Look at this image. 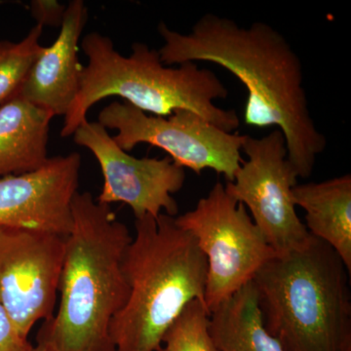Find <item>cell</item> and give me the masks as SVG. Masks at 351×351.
<instances>
[{
  "label": "cell",
  "mask_w": 351,
  "mask_h": 351,
  "mask_svg": "<svg viewBox=\"0 0 351 351\" xmlns=\"http://www.w3.org/2000/svg\"><path fill=\"white\" fill-rule=\"evenodd\" d=\"M206 304L193 300L171 325L163 338L166 351H219L210 332Z\"/></svg>",
  "instance_id": "obj_17"
},
{
  "label": "cell",
  "mask_w": 351,
  "mask_h": 351,
  "mask_svg": "<svg viewBox=\"0 0 351 351\" xmlns=\"http://www.w3.org/2000/svg\"><path fill=\"white\" fill-rule=\"evenodd\" d=\"M64 257V237L0 228V302L23 338L54 316Z\"/></svg>",
  "instance_id": "obj_9"
},
{
  "label": "cell",
  "mask_w": 351,
  "mask_h": 351,
  "mask_svg": "<svg viewBox=\"0 0 351 351\" xmlns=\"http://www.w3.org/2000/svg\"><path fill=\"white\" fill-rule=\"evenodd\" d=\"M210 332L219 351H284L265 329L252 281L212 311Z\"/></svg>",
  "instance_id": "obj_15"
},
{
  "label": "cell",
  "mask_w": 351,
  "mask_h": 351,
  "mask_svg": "<svg viewBox=\"0 0 351 351\" xmlns=\"http://www.w3.org/2000/svg\"><path fill=\"white\" fill-rule=\"evenodd\" d=\"M32 351H54L52 346L49 343H43V341H38V345L34 346Z\"/></svg>",
  "instance_id": "obj_20"
},
{
  "label": "cell",
  "mask_w": 351,
  "mask_h": 351,
  "mask_svg": "<svg viewBox=\"0 0 351 351\" xmlns=\"http://www.w3.org/2000/svg\"><path fill=\"white\" fill-rule=\"evenodd\" d=\"M34 346L23 338L0 302V351H32Z\"/></svg>",
  "instance_id": "obj_18"
},
{
  "label": "cell",
  "mask_w": 351,
  "mask_h": 351,
  "mask_svg": "<svg viewBox=\"0 0 351 351\" xmlns=\"http://www.w3.org/2000/svg\"><path fill=\"white\" fill-rule=\"evenodd\" d=\"M43 27L36 25L20 43H0V106L19 91L29 69L43 52Z\"/></svg>",
  "instance_id": "obj_16"
},
{
  "label": "cell",
  "mask_w": 351,
  "mask_h": 351,
  "mask_svg": "<svg viewBox=\"0 0 351 351\" xmlns=\"http://www.w3.org/2000/svg\"><path fill=\"white\" fill-rule=\"evenodd\" d=\"M135 230L122 263L128 298L110 324V339L115 351H160L184 307L204 302L207 261L175 217L145 215Z\"/></svg>",
  "instance_id": "obj_4"
},
{
  "label": "cell",
  "mask_w": 351,
  "mask_h": 351,
  "mask_svg": "<svg viewBox=\"0 0 351 351\" xmlns=\"http://www.w3.org/2000/svg\"><path fill=\"white\" fill-rule=\"evenodd\" d=\"M53 117L19 94L0 106V177L32 172L47 163Z\"/></svg>",
  "instance_id": "obj_13"
},
{
  "label": "cell",
  "mask_w": 351,
  "mask_h": 351,
  "mask_svg": "<svg viewBox=\"0 0 351 351\" xmlns=\"http://www.w3.org/2000/svg\"><path fill=\"white\" fill-rule=\"evenodd\" d=\"M160 351H166V350H164V348H162V350H161Z\"/></svg>",
  "instance_id": "obj_21"
},
{
  "label": "cell",
  "mask_w": 351,
  "mask_h": 351,
  "mask_svg": "<svg viewBox=\"0 0 351 351\" xmlns=\"http://www.w3.org/2000/svg\"><path fill=\"white\" fill-rule=\"evenodd\" d=\"M66 6L59 3L55 0H34L31 3L32 16L38 21V24L51 25V27H61L63 23Z\"/></svg>",
  "instance_id": "obj_19"
},
{
  "label": "cell",
  "mask_w": 351,
  "mask_h": 351,
  "mask_svg": "<svg viewBox=\"0 0 351 351\" xmlns=\"http://www.w3.org/2000/svg\"><path fill=\"white\" fill-rule=\"evenodd\" d=\"M82 47L88 64L82 68L77 96L64 117L62 137L73 135L87 121L90 108L110 96L121 97L152 117L189 110L221 130L232 133L239 128L237 112L214 103L226 99L228 90L211 69L193 62L166 66L158 50L142 43L132 44V54L125 57L114 49L112 39L99 32L85 36Z\"/></svg>",
  "instance_id": "obj_3"
},
{
  "label": "cell",
  "mask_w": 351,
  "mask_h": 351,
  "mask_svg": "<svg viewBox=\"0 0 351 351\" xmlns=\"http://www.w3.org/2000/svg\"><path fill=\"white\" fill-rule=\"evenodd\" d=\"M71 214L59 306L43 323L36 341L54 351H115L110 328L128 298L122 263L133 237L110 205L88 191L76 193Z\"/></svg>",
  "instance_id": "obj_2"
},
{
  "label": "cell",
  "mask_w": 351,
  "mask_h": 351,
  "mask_svg": "<svg viewBox=\"0 0 351 351\" xmlns=\"http://www.w3.org/2000/svg\"><path fill=\"white\" fill-rule=\"evenodd\" d=\"M98 122L107 130L119 132L112 138L124 152L140 144L151 145L197 175L211 169L232 182L244 160L245 135L221 130L189 110H177L168 117H152L126 101H113L101 110Z\"/></svg>",
  "instance_id": "obj_7"
},
{
  "label": "cell",
  "mask_w": 351,
  "mask_h": 351,
  "mask_svg": "<svg viewBox=\"0 0 351 351\" xmlns=\"http://www.w3.org/2000/svg\"><path fill=\"white\" fill-rule=\"evenodd\" d=\"M350 274L331 246L311 235L276 255L252 282L265 329L284 351H351Z\"/></svg>",
  "instance_id": "obj_5"
},
{
  "label": "cell",
  "mask_w": 351,
  "mask_h": 351,
  "mask_svg": "<svg viewBox=\"0 0 351 351\" xmlns=\"http://www.w3.org/2000/svg\"><path fill=\"white\" fill-rule=\"evenodd\" d=\"M73 140L89 149L100 164L104 184L98 202L124 203L136 219L145 215L156 219L163 210L168 216H177L179 206L173 195L184 186L186 171L170 157L132 156L120 149L98 121H85L76 129Z\"/></svg>",
  "instance_id": "obj_10"
},
{
  "label": "cell",
  "mask_w": 351,
  "mask_h": 351,
  "mask_svg": "<svg viewBox=\"0 0 351 351\" xmlns=\"http://www.w3.org/2000/svg\"><path fill=\"white\" fill-rule=\"evenodd\" d=\"M82 156L71 152L49 158L32 172L0 178V228L66 237L71 205L80 186Z\"/></svg>",
  "instance_id": "obj_11"
},
{
  "label": "cell",
  "mask_w": 351,
  "mask_h": 351,
  "mask_svg": "<svg viewBox=\"0 0 351 351\" xmlns=\"http://www.w3.org/2000/svg\"><path fill=\"white\" fill-rule=\"evenodd\" d=\"M295 207L306 212V230L331 246L351 274V176L295 184Z\"/></svg>",
  "instance_id": "obj_14"
},
{
  "label": "cell",
  "mask_w": 351,
  "mask_h": 351,
  "mask_svg": "<svg viewBox=\"0 0 351 351\" xmlns=\"http://www.w3.org/2000/svg\"><path fill=\"white\" fill-rule=\"evenodd\" d=\"M242 152L247 156L228 182L226 193L243 204L277 255L299 251L311 234L295 212L293 188L298 174L289 161L282 132L274 129L262 138L245 135Z\"/></svg>",
  "instance_id": "obj_8"
},
{
  "label": "cell",
  "mask_w": 351,
  "mask_h": 351,
  "mask_svg": "<svg viewBox=\"0 0 351 351\" xmlns=\"http://www.w3.org/2000/svg\"><path fill=\"white\" fill-rule=\"evenodd\" d=\"M158 32L164 40L159 56L166 66L208 62L240 80L248 92L245 123L276 126L298 177H311L327 140L309 110L301 59L285 36L267 23L242 27L212 13L198 19L189 34L172 31L164 23Z\"/></svg>",
  "instance_id": "obj_1"
},
{
  "label": "cell",
  "mask_w": 351,
  "mask_h": 351,
  "mask_svg": "<svg viewBox=\"0 0 351 351\" xmlns=\"http://www.w3.org/2000/svg\"><path fill=\"white\" fill-rule=\"evenodd\" d=\"M87 21L84 2H69L58 38L43 48L17 92L53 117H66L80 91L83 66L78 60V44Z\"/></svg>",
  "instance_id": "obj_12"
},
{
  "label": "cell",
  "mask_w": 351,
  "mask_h": 351,
  "mask_svg": "<svg viewBox=\"0 0 351 351\" xmlns=\"http://www.w3.org/2000/svg\"><path fill=\"white\" fill-rule=\"evenodd\" d=\"M175 221L195 237L206 258L204 302L210 313L251 282L277 255L244 205L228 195L221 182Z\"/></svg>",
  "instance_id": "obj_6"
}]
</instances>
